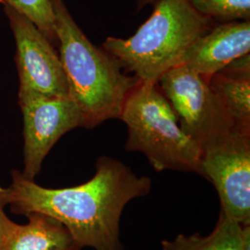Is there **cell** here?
<instances>
[{"label": "cell", "mask_w": 250, "mask_h": 250, "mask_svg": "<svg viewBox=\"0 0 250 250\" xmlns=\"http://www.w3.org/2000/svg\"><path fill=\"white\" fill-rule=\"evenodd\" d=\"M9 205L12 212H39L61 222L81 250H125L121 217L132 200L147 196L151 179L138 176L122 161L100 157L93 178L80 186L43 188L12 170Z\"/></svg>", "instance_id": "cell-1"}, {"label": "cell", "mask_w": 250, "mask_h": 250, "mask_svg": "<svg viewBox=\"0 0 250 250\" xmlns=\"http://www.w3.org/2000/svg\"><path fill=\"white\" fill-rule=\"evenodd\" d=\"M50 1L69 96L80 108L84 128L120 119L126 99L140 81L127 75L115 58L90 42L62 0Z\"/></svg>", "instance_id": "cell-2"}, {"label": "cell", "mask_w": 250, "mask_h": 250, "mask_svg": "<svg viewBox=\"0 0 250 250\" xmlns=\"http://www.w3.org/2000/svg\"><path fill=\"white\" fill-rule=\"evenodd\" d=\"M213 26L212 19L199 13L189 0H158L150 17L134 36L107 37L103 48L125 72L134 73L142 83H157Z\"/></svg>", "instance_id": "cell-3"}, {"label": "cell", "mask_w": 250, "mask_h": 250, "mask_svg": "<svg viewBox=\"0 0 250 250\" xmlns=\"http://www.w3.org/2000/svg\"><path fill=\"white\" fill-rule=\"evenodd\" d=\"M120 119L127 126V151L143 153L157 171L201 175L202 150L180 127L158 83L140 82L126 99Z\"/></svg>", "instance_id": "cell-4"}, {"label": "cell", "mask_w": 250, "mask_h": 250, "mask_svg": "<svg viewBox=\"0 0 250 250\" xmlns=\"http://www.w3.org/2000/svg\"><path fill=\"white\" fill-rule=\"evenodd\" d=\"M158 85L180 127L202 153L242 130L234 125L208 81L186 66L177 65L163 73Z\"/></svg>", "instance_id": "cell-5"}, {"label": "cell", "mask_w": 250, "mask_h": 250, "mask_svg": "<svg viewBox=\"0 0 250 250\" xmlns=\"http://www.w3.org/2000/svg\"><path fill=\"white\" fill-rule=\"evenodd\" d=\"M23 118V170L28 180H35L43 161L63 134L84 127L80 108L71 98L49 97L33 91L19 90Z\"/></svg>", "instance_id": "cell-6"}, {"label": "cell", "mask_w": 250, "mask_h": 250, "mask_svg": "<svg viewBox=\"0 0 250 250\" xmlns=\"http://www.w3.org/2000/svg\"><path fill=\"white\" fill-rule=\"evenodd\" d=\"M201 176L212 183L221 212L250 225V132L237 130L202 153Z\"/></svg>", "instance_id": "cell-7"}, {"label": "cell", "mask_w": 250, "mask_h": 250, "mask_svg": "<svg viewBox=\"0 0 250 250\" xmlns=\"http://www.w3.org/2000/svg\"><path fill=\"white\" fill-rule=\"evenodd\" d=\"M4 9L16 41L20 90L70 98L60 55L51 42L22 13L9 5Z\"/></svg>", "instance_id": "cell-8"}, {"label": "cell", "mask_w": 250, "mask_h": 250, "mask_svg": "<svg viewBox=\"0 0 250 250\" xmlns=\"http://www.w3.org/2000/svg\"><path fill=\"white\" fill-rule=\"evenodd\" d=\"M250 51V21H230L211 28L182 59L180 65L208 81L235 59Z\"/></svg>", "instance_id": "cell-9"}, {"label": "cell", "mask_w": 250, "mask_h": 250, "mask_svg": "<svg viewBox=\"0 0 250 250\" xmlns=\"http://www.w3.org/2000/svg\"><path fill=\"white\" fill-rule=\"evenodd\" d=\"M20 225L7 250H80L72 233L48 215L31 212Z\"/></svg>", "instance_id": "cell-10"}, {"label": "cell", "mask_w": 250, "mask_h": 250, "mask_svg": "<svg viewBox=\"0 0 250 250\" xmlns=\"http://www.w3.org/2000/svg\"><path fill=\"white\" fill-rule=\"evenodd\" d=\"M162 250H250V225H241L222 212L208 235L180 233L161 242Z\"/></svg>", "instance_id": "cell-11"}, {"label": "cell", "mask_w": 250, "mask_h": 250, "mask_svg": "<svg viewBox=\"0 0 250 250\" xmlns=\"http://www.w3.org/2000/svg\"><path fill=\"white\" fill-rule=\"evenodd\" d=\"M234 125L250 131V75L215 73L208 80Z\"/></svg>", "instance_id": "cell-12"}, {"label": "cell", "mask_w": 250, "mask_h": 250, "mask_svg": "<svg viewBox=\"0 0 250 250\" xmlns=\"http://www.w3.org/2000/svg\"><path fill=\"white\" fill-rule=\"evenodd\" d=\"M0 4L9 5L22 13L36 24L52 45H59L55 13L50 0H0Z\"/></svg>", "instance_id": "cell-13"}, {"label": "cell", "mask_w": 250, "mask_h": 250, "mask_svg": "<svg viewBox=\"0 0 250 250\" xmlns=\"http://www.w3.org/2000/svg\"><path fill=\"white\" fill-rule=\"evenodd\" d=\"M202 15L224 22L250 21V0H189Z\"/></svg>", "instance_id": "cell-14"}, {"label": "cell", "mask_w": 250, "mask_h": 250, "mask_svg": "<svg viewBox=\"0 0 250 250\" xmlns=\"http://www.w3.org/2000/svg\"><path fill=\"white\" fill-rule=\"evenodd\" d=\"M19 224L11 221L4 210V206L0 205V250H7L12 240Z\"/></svg>", "instance_id": "cell-15"}, {"label": "cell", "mask_w": 250, "mask_h": 250, "mask_svg": "<svg viewBox=\"0 0 250 250\" xmlns=\"http://www.w3.org/2000/svg\"><path fill=\"white\" fill-rule=\"evenodd\" d=\"M10 201V189L6 188L0 185V205H9Z\"/></svg>", "instance_id": "cell-16"}, {"label": "cell", "mask_w": 250, "mask_h": 250, "mask_svg": "<svg viewBox=\"0 0 250 250\" xmlns=\"http://www.w3.org/2000/svg\"><path fill=\"white\" fill-rule=\"evenodd\" d=\"M156 1L158 0H138L137 4H138V9L144 8L145 6L148 5V4H154Z\"/></svg>", "instance_id": "cell-17"}]
</instances>
